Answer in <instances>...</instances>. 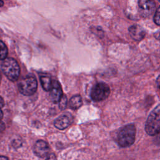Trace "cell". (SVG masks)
<instances>
[{
  "label": "cell",
  "mask_w": 160,
  "mask_h": 160,
  "mask_svg": "<svg viewBox=\"0 0 160 160\" xmlns=\"http://www.w3.org/2000/svg\"><path fill=\"white\" fill-rule=\"evenodd\" d=\"M1 69L4 75L11 81H16L20 74L19 64L14 58H6L1 64Z\"/></svg>",
  "instance_id": "1"
},
{
  "label": "cell",
  "mask_w": 160,
  "mask_h": 160,
  "mask_svg": "<svg viewBox=\"0 0 160 160\" xmlns=\"http://www.w3.org/2000/svg\"><path fill=\"white\" fill-rule=\"evenodd\" d=\"M136 128L134 124H128L123 127L118 134V144L122 148L131 146L135 141Z\"/></svg>",
  "instance_id": "2"
},
{
  "label": "cell",
  "mask_w": 160,
  "mask_h": 160,
  "mask_svg": "<svg viewBox=\"0 0 160 160\" xmlns=\"http://www.w3.org/2000/svg\"><path fill=\"white\" fill-rule=\"evenodd\" d=\"M160 129V108L158 105L149 115L146 125L145 131L150 136H155L159 132Z\"/></svg>",
  "instance_id": "3"
},
{
  "label": "cell",
  "mask_w": 160,
  "mask_h": 160,
  "mask_svg": "<svg viewBox=\"0 0 160 160\" xmlns=\"http://www.w3.org/2000/svg\"><path fill=\"white\" fill-rule=\"evenodd\" d=\"M38 88V82L36 79L31 75L24 78L18 84L19 92L26 96L34 94Z\"/></svg>",
  "instance_id": "4"
},
{
  "label": "cell",
  "mask_w": 160,
  "mask_h": 160,
  "mask_svg": "<svg viewBox=\"0 0 160 160\" xmlns=\"http://www.w3.org/2000/svg\"><path fill=\"white\" fill-rule=\"evenodd\" d=\"M110 94V89L109 86L102 82L96 84L91 92V99L96 101L99 102L106 99Z\"/></svg>",
  "instance_id": "5"
},
{
  "label": "cell",
  "mask_w": 160,
  "mask_h": 160,
  "mask_svg": "<svg viewBox=\"0 0 160 160\" xmlns=\"http://www.w3.org/2000/svg\"><path fill=\"white\" fill-rule=\"evenodd\" d=\"M139 12L143 18L150 16L155 11L156 4L152 0H139Z\"/></svg>",
  "instance_id": "6"
},
{
  "label": "cell",
  "mask_w": 160,
  "mask_h": 160,
  "mask_svg": "<svg viewBox=\"0 0 160 160\" xmlns=\"http://www.w3.org/2000/svg\"><path fill=\"white\" fill-rule=\"evenodd\" d=\"M72 121V116L69 112H66L61 114L56 119H55L54 122V125L56 128L60 130H63L69 126Z\"/></svg>",
  "instance_id": "7"
},
{
  "label": "cell",
  "mask_w": 160,
  "mask_h": 160,
  "mask_svg": "<svg viewBox=\"0 0 160 160\" xmlns=\"http://www.w3.org/2000/svg\"><path fill=\"white\" fill-rule=\"evenodd\" d=\"M49 91V96L51 101L54 103H58L63 96V93L61 86L58 81H52L51 87Z\"/></svg>",
  "instance_id": "8"
},
{
  "label": "cell",
  "mask_w": 160,
  "mask_h": 160,
  "mask_svg": "<svg viewBox=\"0 0 160 160\" xmlns=\"http://www.w3.org/2000/svg\"><path fill=\"white\" fill-rule=\"evenodd\" d=\"M33 151L39 158H43L46 157L49 152V146L48 144L43 140H38L34 145Z\"/></svg>",
  "instance_id": "9"
},
{
  "label": "cell",
  "mask_w": 160,
  "mask_h": 160,
  "mask_svg": "<svg viewBox=\"0 0 160 160\" xmlns=\"http://www.w3.org/2000/svg\"><path fill=\"white\" fill-rule=\"evenodd\" d=\"M130 36L135 41L142 40L146 34L144 29L138 24H133L129 28Z\"/></svg>",
  "instance_id": "10"
},
{
  "label": "cell",
  "mask_w": 160,
  "mask_h": 160,
  "mask_svg": "<svg viewBox=\"0 0 160 160\" xmlns=\"http://www.w3.org/2000/svg\"><path fill=\"white\" fill-rule=\"evenodd\" d=\"M82 101L80 95L73 96L69 100V107L73 110L78 109L82 106Z\"/></svg>",
  "instance_id": "11"
},
{
  "label": "cell",
  "mask_w": 160,
  "mask_h": 160,
  "mask_svg": "<svg viewBox=\"0 0 160 160\" xmlns=\"http://www.w3.org/2000/svg\"><path fill=\"white\" fill-rule=\"evenodd\" d=\"M40 81L41 86L44 90L46 91H49L50 90V88L51 87L52 84V80L49 76L44 75L40 76Z\"/></svg>",
  "instance_id": "12"
},
{
  "label": "cell",
  "mask_w": 160,
  "mask_h": 160,
  "mask_svg": "<svg viewBox=\"0 0 160 160\" xmlns=\"http://www.w3.org/2000/svg\"><path fill=\"white\" fill-rule=\"evenodd\" d=\"M8 53V48L2 41H0V60H4L7 58Z\"/></svg>",
  "instance_id": "13"
},
{
  "label": "cell",
  "mask_w": 160,
  "mask_h": 160,
  "mask_svg": "<svg viewBox=\"0 0 160 160\" xmlns=\"http://www.w3.org/2000/svg\"><path fill=\"white\" fill-rule=\"evenodd\" d=\"M59 108L61 110H64L67 106V98L65 96H62L59 101Z\"/></svg>",
  "instance_id": "14"
},
{
  "label": "cell",
  "mask_w": 160,
  "mask_h": 160,
  "mask_svg": "<svg viewBox=\"0 0 160 160\" xmlns=\"http://www.w3.org/2000/svg\"><path fill=\"white\" fill-rule=\"evenodd\" d=\"M159 16H160V13H159V8H158V9H156V12H155V14L154 16V22L158 25L159 26L160 25V18H159Z\"/></svg>",
  "instance_id": "15"
},
{
  "label": "cell",
  "mask_w": 160,
  "mask_h": 160,
  "mask_svg": "<svg viewBox=\"0 0 160 160\" xmlns=\"http://www.w3.org/2000/svg\"><path fill=\"white\" fill-rule=\"evenodd\" d=\"M47 156H48V158H47L46 160H57L56 156L53 153L48 154Z\"/></svg>",
  "instance_id": "16"
},
{
  "label": "cell",
  "mask_w": 160,
  "mask_h": 160,
  "mask_svg": "<svg viewBox=\"0 0 160 160\" xmlns=\"http://www.w3.org/2000/svg\"><path fill=\"white\" fill-rule=\"evenodd\" d=\"M5 129V124L3 122L0 121V133H1Z\"/></svg>",
  "instance_id": "17"
},
{
  "label": "cell",
  "mask_w": 160,
  "mask_h": 160,
  "mask_svg": "<svg viewBox=\"0 0 160 160\" xmlns=\"http://www.w3.org/2000/svg\"><path fill=\"white\" fill-rule=\"evenodd\" d=\"M4 106V101L3 98L1 96H0V108H1Z\"/></svg>",
  "instance_id": "18"
},
{
  "label": "cell",
  "mask_w": 160,
  "mask_h": 160,
  "mask_svg": "<svg viewBox=\"0 0 160 160\" xmlns=\"http://www.w3.org/2000/svg\"><path fill=\"white\" fill-rule=\"evenodd\" d=\"M0 160H9V158L6 156H0Z\"/></svg>",
  "instance_id": "19"
},
{
  "label": "cell",
  "mask_w": 160,
  "mask_h": 160,
  "mask_svg": "<svg viewBox=\"0 0 160 160\" xmlns=\"http://www.w3.org/2000/svg\"><path fill=\"white\" fill-rule=\"evenodd\" d=\"M2 117H3V113H2V110L0 108V121L2 118Z\"/></svg>",
  "instance_id": "20"
},
{
  "label": "cell",
  "mask_w": 160,
  "mask_h": 160,
  "mask_svg": "<svg viewBox=\"0 0 160 160\" xmlns=\"http://www.w3.org/2000/svg\"><path fill=\"white\" fill-rule=\"evenodd\" d=\"M159 77H158V78L157 81H156V82H157V84H158V88H159Z\"/></svg>",
  "instance_id": "21"
},
{
  "label": "cell",
  "mask_w": 160,
  "mask_h": 160,
  "mask_svg": "<svg viewBox=\"0 0 160 160\" xmlns=\"http://www.w3.org/2000/svg\"><path fill=\"white\" fill-rule=\"evenodd\" d=\"M4 5V2L2 0H0V7Z\"/></svg>",
  "instance_id": "22"
},
{
  "label": "cell",
  "mask_w": 160,
  "mask_h": 160,
  "mask_svg": "<svg viewBox=\"0 0 160 160\" xmlns=\"http://www.w3.org/2000/svg\"><path fill=\"white\" fill-rule=\"evenodd\" d=\"M1 74L0 73V83H1Z\"/></svg>",
  "instance_id": "23"
}]
</instances>
